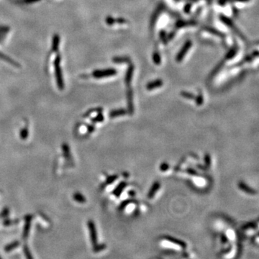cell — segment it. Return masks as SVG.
Segmentation results:
<instances>
[{
	"label": "cell",
	"mask_w": 259,
	"mask_h": 259,
	"mask_svg": "<svg viewBox=\"0 0 259 259\" xmlns=\"http://www.w3.org/2000/svg\"><path fill=\"white\" fill-rule=\"evenodd\" d=\"M0 259H2V257L1 256H0Z\"/></svg>",
	"instance_id": "1f68e13d"
},
{
	"label": "cell",
	"mask_w": 259,
	"mask_h": 259,
	"mask_svg": "<svg viewBox=\"0 0 259 259\" xmlns=\"http://www.w3.org/2000/svg\"><path fill=\"white\" fill-rule=\"evenodd\" d=\"M159 188H160V184H159V182H155L153 183V186H151V190L149 191L148 194V197L149 199L153 198V196H154L155 194L156 193V192H158V190L159 189Z\"/></svg>",
	"instance_id": "30bf717a"
},
{
	"label": "cell",
	"mask_w": 259,
	"mask_h": 259,
	"mask_svg": "<svg viewBox=\"0 0 259 259\" xmlns=\"http://www.w3.org/2000/svg\"><path fill=\"white\" fill-rule=\"evenodd\" d=\"M238 186L241 190L243 191V192H245V193H248V194H254L256 193V191H255L254 189H253L252 188H250V186H248V185L245 184V183L243 182H239Z\"/></svg>",
	"instance_id": "8992f818"
},
{
	"label": "cell",
	"mask_w": 259,
	"mask_h": 259,
	"mask_svg": "<svg viewBox=\"0 0 259 259\" xmlns=\"http://www.w3.org/2000/svg\"><path fill=\"white\" fill-rule=\"evenodd\" d=\"M116 73V71L113 69H107V70H97L93 72L92 76L94 78L99 79V78L107 77L110 76H113Z\"/></svg>",
	"instance_id": "7a4b0ae2"
},
{
	"label": "cell",
	"mask_w": 259,
	"mask_h": 259,
	"mask_svg": "<svg viewBox=\"0 0 259 259\" xmlns=\"http://www.w3.org/2000/svg\"><path fill=\"white\" fill-rule=\"evenodd\" d=\"M88 227L89 230V235H90L91 242L93 245H96L97 243V234L95 227L94 223L92 220L88 221Z\"/></svg>",
	"instance_id": "3957f363"
},
{
	"label": "cell",
	"mask_w": 259,
	"mask_h": 259,
	"mask_svg": "<svg viewBox=\"0 0 259 259\" xmlns=\"http://www.w3.org/2000/svg\"><path fill=\"white\" fill-rule=\"evenodd\" d=\"M126 185H127V184L124 182H122L121 183H120V184L116 186V188L114 189L113 192H112V194H113L114 196H116L117 197H119L120 194H121L122 191H123L124 188L126 186Z\"/></svg>",
	"instance_id": "ba28073f"
},
{
	"label": "cell",
	"mask_w": 259,
	"mask_h": 259,
	"mask_svg": "<svg viewBox=\"0 0 259 259\" xmlns=\"http://www.w3.org/2000/svg\"><path fill=\"white\" fill-rule=\"evenodd\" d=\"M187 172L188 174H189L191 175H194V176H195V175H197V172L194 170L193 169H187Z\"/></svg>",
	"instance_id": "484cf974"
},
{
	"label": "cell",
	"mask_w": 259,
	"mask_h": 259,
	"mask_svg": "<svg viewBox=\"0 0 259 259\" xmlns=\"http://www.w3.org/2000/svg\"><path fill=\"white\" fill-rule=\"evenodd\" d=\"M61 55L58 54L56 56L55 61H54V69H55V75L57 82L58 88L60 90L64 89V81L62 76V71L61 68Z\"/></svg>",
	"instance_id": "6da1fadb"
},
{
	"label": "cell",
	"mask_w": 259,
	"mask_h": 259,
	"mask_svg": "<svg viewBox=\"0 0 259 259\" xmlns=\"http://www.w3.org/2000/svg\"><path fill=\"white\" fill-rule=\"evenodd\" d=\"M94 129H95V128H94V125H91V124H88V125H87V130H88V131L89 132H94Z\"/></svg>",
	"instance_id": "4316f807"
},
{
	"label": "cell",
	"mask_w": 259,
	"mask_h": 259,
	"mask_svg": "<svg viewBox=\"0 0 259 259\" xmlns=\"http://www.w3.org/2000/svg\"><path fill=\"white\" fill-rule=\"evenodd\" d=\"M16 223H18V220H12L5 219L3 222V225L4 226H9V225H12V224H15Z\"/></svg>",
	"instance_id": "44dd1931"
},
{
	"label": "cell",
	"mask_w": 259,
	"mask_h": 259,
	"mask_svg": "<svg viewBox=\"0 0 259 259\" xmlns=\"http://www.w3.org/2000/svg\"><path fill=\"white\" fill-rule=\"evenodd\" d=\"M222 241H223V243H225L227 242V238L224 236V235H223V237H222Z\"/></svg>",
	"instance_id": "f546056e"
},
{
	"label": "cell",
	"mask_w": 259,
	"mask_h": 259,
	"mask_svg": "<svg viewBox=\"0 0 259 259\" xmlns=\"http://www.w3.org/2000/svg\"><path fill=\"white\" fill-rule=\"evenodd\" d=\"M182 94L183 95V96L186 97V98H188V99H194V96L191 94H187V93H182Z\"/></svg>",
	"instance_id": "f1b7e54d"
},
{
	"label": "cell",
	"mask_w": 259,
	"mask_h": 259,
	"mask_svg": "<svg viewBox=\"0 0 259 259\" xmlns=\"http://www.w3.org/2000/svg\"><path fill=\"white\" fill-rule=\"evenodd\" d=\"M164 237L165 239H166L167 240H169V242L174 243V244H176L177 245H179V246L182 247V248H185L186 247V244L184 242V241L178 240V239L175 238V237H170V236H165Z\"/></svg>",
	"instance_id": "9c48e42d"
},
{
	"label": "cell",
	"mask_w": 259,
	"mask_h": 259,
	"mask_svg": "<svg viewBox=\"0 0 259 259\" xmlns=\"http://www.w3.org/2000/svg\"><path fill=\"white\" fill-rule=\"evenodd\" d=\"M204 161H205V165L207 166V168H209L211 164V158L209 154H206L205 157H204Z\"/></svg>",
	"instance_id": "cb8c5ba5"
},
{
	"label": "cell",
	"mask_w": 259,
	"mask_h": 259,
	"mask_svg": "<svg viewBox=\"0 0 259 259\" xmlns=\"http://www.w3.org/2000/svg\"><path fill=\"white\" fill-rule=\"evenodd\" d=\"M104 116H103L101 113H99L98 115L96 117V118H93L92 120H92L91 122H102L103 120H104Z\"/></svg>",
	"instance_id": "7402d4cb"
},
{
	"label": "cell",
	"mask_w": 259,
	"mask_h": 259,
	"mask_svg": "<svg viewBox=\"0 0 259 259\" xmlns=\"http://www.w3.org/2000/svg\"><path fill=\"white\" fill-rule=\"evenodd\" d=\"M25 225L24 227V230H23V233H22V238L24 240H26L28 238L29 233H30V224H31V220L32 219V215H27L25 216Z\"/></svg>",
	"instance_id": "277c9868"
},
{
	"label": "cell",
	"mask_w": 259,
	"mask_h": 259,
	"mask_svg": "<svg viewBox=\"0 0 259 259\" xmlns=\"http://www.w3.org/2000/svg\"><path fill=\"white\" fill-rule=\"evenodd\" d=\"M9 214V209L8 207H5L2 210V211L0 213V217L1 218H6Z\"/></svg>",
	"instance_id": "ffe728a7"
},
{
	"label": "cell",
	"mask_w": 259,
	"mask_h": 259,
	"mask_svg": "<svg viewBox=\"0 0 259 259\" xmlns=\"http://www.w3.org/2000/svg\"><path fill=\"white\" fill-rule=\"evenodd\" d=\"M132 202V200H125V201H124V202H122V203L120 205V207H119V210H124V208H125L126 207H127V205H128V204H129L130 203H131Z\"/></svg>",
	"instance_id": "603a6c76"
},
{
	"label": "cell",
	"mask_w": 259,
	"mask_h": 259,
	"mask_svg": "<svg viewBox=\"0 0 259 259\" xmlns=\"http://www.w3.org/2000/svg\"><path fill=\"white\" fill-rule=\"evenodd\" d=\"M73 199L78 203L83 204L86 202V198L83 196L82 194L79 193V192H76L73 194Z\"/></svg>",
	"instance_id": "4fadbf2b"
},
{
	"label": "cell",
	"mask_w": 259,
	"mask_h": 259,
	"mask_svg": "<svg viewBox=\"0 0 259 259\" xmlns=\"http://www.w3.org/2000/svg\"><path fill=\"white\" fill-rule=\"evenodd\" d=\"M28 135H29V131H28V129L27 128H22V129L20 130V132H19V136H20V138L22 140H23V141H25V140L28 138Z\"/></svg>",
	"instance_id": "2e32d148"
},
{
	"label": "cell",
	"mask_w": 259,
	"mask_h": 259,
	"mask_svg": "<svg viewBox=\"0 0 259 259\" xmlns=\"http://www.w3.org/2000/svg\"><path fill=\"white\" fill-rule=\"evenodd\" d=\"M62 151H63V155L66 159L67 160H71V151H70L69 146L68 145L67 143H63L61 145Z\"/></svg>",
	"instance_id": "52a82bcc"
},
{
	"label": "cell",
	"mask_w": 259,
	"mask_h": 259,
	"mask_svg": "<svg viewBox=\"0 0 259 259\" xmlns=\"http://www.w3.org/2000/svg\"><path fill=\"white\" fill-rule=\"evenodd\" d=\"M0 59H2V61L7 62L9 64H10V65L15 66V67L16 68H20L21 66L20 64L19 63H17L15 61H14L13 59H12L10 57H9V56H7V55H5V54H4L3 53H2L0 51Z\"/></svg>",
	"instance_id": "5b68a950"
},
{
	"label": "cell",
	"mask_w": 259,
	"mask_h": 259,
	"mask_svg": "<svg viewBox=\"0 0 259 259\" xmlns=\"http://www.w3.org/2000/svg\"><path fill=\"white\" fill-rule=\"evenodd\" d=\"M60 43V36L58 34H55L53 37V44H52V50L53 52H56L59 48Z\"/></svg>",
	"instance_id": "8fae6325"
},
{
	"label": "cell",
	"mask_w": 259,
	"mask_h": 259,
	"mask_svg": "<svg viewBox=\"0 0 259 259\" xmlns=\"http://www.w3.org/2000/svg\"><path fill=\"white\" fill-rule=\"evenodd\" d=\"M118 175H112V176H108L107 179L106 184H111L112 183L115 182L117 179H118Z\"/></svg>",
	"instance_id": "ac0fdd59"
},
{
	"label": "cell",
	"mask_w": 259,
	"mask_h": 259,
	"mask_svg": "<svg viewBox=\"0 0 259 259\" xmlns=\"http://www.w3.org/2000/svg\"><path fill=\"white\" fill-rule=\"evenodd\" d=\"M9 28L8 26H4V25H1V26H0V43L2 42L4 38L7 36V33L9 32Z\"/></svg>",
	"instance_id": "7c38bea8"
},
{
	"label": "cell",
	"mask_w": 259,
	"mask_h": 259,
	"mask_svg": "<svg viewBox=\"0 0 259 259\" xmlns=\"http://www.w3.org/2000/svg\"><path fill=\"white\" fill-rule=\"evenodd\" d=\"M20 245V243H19V241H14V242L9 243L7 245H6L5 247V250L6 252H9V251L13 250L14 249L17 248V247L19 246V245Z\"/></svg>",
	"instance_id": "5bb4252c"
},
{
	"label": "cell",
	"mask_w": 259,
	"mask_h": 259,
	"mask_svg": "<svg viewBox=\"0 0 259 259\" xmlns=\"http://www.w3.org/2000/svg\"><path fill=\"white\" fill-rule=\"evenodd\" d=\"M23 251H24L25 256H26L27 258H32V255L30 254V251L29 250V248L28 247V245H25L24 247H23Z\"/></svg>",
	"instance_id": "d6986e66"
},
{
	"label": "cell",
	"mask_w": 259,
	"mask_h": 259,
	"mask_svg": "<svg viewBox=\"0 0 259 259\" xmlns=\"http://www.w3.org/2000/svg\"><path fill=\"white\" fill-rule=\"evenodd\" d=\"M105 248H106V245L104 244H101V245L96 244L94 245V249H93V250H94V252L97 253L101 250H103L104 249H105Z\"/></svg>",
	"instance_id": "e0dca14e"
},
{
	"label": "cell",
	"mask_w": 259,
	"mask_h": 259,
	"mask_svg": "<svg viewBox=\"0 0 259 259\" xmlns=\"http://www.w3.org/2000/svg\"><path fill=\"white\" fill-rule=\"evenodd\" d=\"M249 226H250V225H246V227H249ZM251 227H254V225H251Z\"/></svg>",
	"instance_id": "4dcf8cb0"
},
{
	"label": "cell",
	"mask_w": 259,
	"mask_h": 259,
	"mask_svg": "<svg viewBox=\"0 0 259 259\" xmlns=\"http://www.w3.org/2000/svg\"><path fill=\"white\" fill-rule=\"evenodd\" d=\"M160 169H161V171H165L168 170V169H169V165L167 164V163H162V164L161 165Z\"/></svg>",
	"instance_id": "d4e9b609"
},
{
	"label": "cell",
	"mask_w": 259,
	"mask_h": 259,
	"mask_svg": "<svg viewBox=\"0 0 259 259\" xmlns=\"http://www.w3.org/2000/svg\"><path fill=\"white\" fill-rule=\"evenodd\" d=\"M125 113H126V111L124 110H112L110 112V114H109V116H110L111 118H117V117H119V116L124 115V114Z\"/></svg>",
	"instance_id": "9a60e30c"
},
{
	"label": "cell",
	"mask_w": 259,
	"mask_h": 259,
	"mask_svg": "<svg viewBox=\"0 0 259 259\" xmlns=\"http://www.w3.org/2000/svg\"><path fill=\"white\" fill-rule=\"evenodd\" d=\"M40 1V0H22V2L26 3V4H31V3H34V2H37Z\"/></svg>",
	"instance_id": "83f0119b"
}]
</instances>
